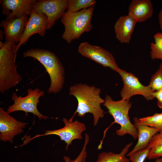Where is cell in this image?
Wrapping results in <instances>:
<instances>
[{"label":"cell","instance_id":"cell-1","mask_svg":"<svg viewBox=\"0 0 162 162\" xmlns=\"http://www.w3.org/2000/svg\"><path fill=\"white\" fill-rule=\"evenodd\" d=\"M101 89L95 86L80 83L71 86L69 88V94L76 99L78 105L72 116L68 121L73 122L75 115L80 117H83L86 114H92L93 117V125H97L100 118H103L104 112L101 105L105 100L100 96Z\"/></svg>","mask_w":162,"mask_h":162},{"label":"cell","instance_id":"cell-2","mask_svg":"<svg viewBox=\"0 0 162 162\" xmlns=\"http://www.w3.org/2000/svg\"><path fill=\"white\" fill-rule=\"evenodd\" d=\"M24 58H34L43 65L49 75L50 84L49 94L59 93L64 84V69L60 59L54 52L42 49H31L23 53Z\"/></svg>","mask_w":162,"mask_h":162},{"label":"cell","instance_id":"cell-3","mask_svg":"<svg viewBox=\"0 0 162 162\" xmlns=\"http://www.w3.org/2000/svg\"><path fill=\"white\" fill-rule=\"evenodd\" d=\"M16 44L0 41V92L3 94L22 80L16 64Z\"/></svg>","mask_w":162,"mask_h":162},{"label":"cell","instance_id":"cell-4","mask_svg":"<svg viewBox=\"0 0 162 162\" xmlns=\"http://www.w3.org/2000/svg\"><path fill=\"white\" fill-rule=\"evenodd\" d=\"M94 7L92 6L76 12L67 11L65 12L61 20L64 27L62 38L68 43L79 39L83 33L89 32L92 29L91 20Z\"/></svg>","mask_w":162,"mask_h":162},{"label":"cell","instance_id":"cell-5","mask_svg":"<svg viewBox=\"0 0 162 162\" xmlns=\"http://www.w3.org/2000/svg\"><path fill=\"white\" fill-rule=\"evenodd\" d=\"M104 100L103 105L108 110V112L113 117V123L120 125V129L116 131V134L119 136L129 134L134 139H137L138 131L131 122L128 115L129 111L132 106L130 100L122 99L115 101L109 95L106 96Z\"/></svg>","mask_w":162,"mask_h":162},{"label":"cell","instance_id":"cell-6","mask_svg":"<svg viewBox=\"0 0 162 162\" xmlns=\"http://www.w3.org/2000/svg\"><path fill=\"white\" fill-rule=\"evenodd\" d=\"M27 91V94L24 97H19L16 93H13L11 100L14 101V103L9 106L7 112L10 113L15 111H22L25 112L26 115L28 112L31 113L37 116L40 120L42 119L46 120L50 118L42 114L37 109L39 99L44 95V91L40 90L38 88L34 89L29 88Z\"/></svg>","mask_w":162,"mask_h":162},{"label":"cell","instance_id":"cell-7","mask_svg":"<svg viewBox=\"0 0 162 162\" xmlns=\"http://www.w3.org/2000/svg\"><path fill=\"white\" fill-rule=\"evenodd\" d=\"M117 72L121 76L123 83V88L120 92L122 99L130 100L131 97L136 95H142L147 100L154 98L153 93L155 91L149 85H142L133 74L120 68Z\"/></svg>","mask_w":162,"mask_h":162},{"label":"cell","instance_id":"cell-8","mask_svg":"<svg viewBox=\"0 0 162 162\" xmlns=\"http://www.w3.org/2000/svg\"><path fill=\"white\" fill-rule=\"evenodd\" d=\"M78 52L82 56L104 67H109L116 72H117L119 68L113 55L100 46L84 42L79 45Z\"/></svg>","mask_w":162,"mask_h":162},{"label":"cell","instance_id":"cell-9","mask_svg":"<svg viewBox=\"0 0 162 162\" xmlns=\"http://www.w3.org/2000/svg\"><path fill=\"white\" fill-rule=\"evenodd\" d=\"M68 0H37L33 6L36 12L44 14L47 17V30L55 24V21L62 17L68 7Z\"/></svg>","mask_w":162,"mask_h":162},{"label":"cell","instance_id":"cell-10","mask_svg":"<svg viewBox=\"0 0 162 162\" xmlns=\"http://www.w3.org/2000/svg\"><path fill=\"white\" fill-rule=\"evenodd\" d=\"M62 121L64 124V127L56 130L45 131V132L44 134L37 135L31 139L45 135H56L66 144L65 150L68 151L69 145H72L73 140L82 139V134L86 130V127L84 123L77 120L71 122L67 118H63Z\"/></svg>","mask_w":162,"mask_h":162},{"label":"cell","instance_id":"cell-11","mask_svg":"<svg viewBox=\"0 0 162 162\" xmlns=\"http://www.w3.org/2000/svg\"><path fill=\"white\" fill-rule=\"evenodd\" d=\"M28 22L19 43L16 45V52L20 47L25 45L29 38L32 35L38 34L42 37L45 34L47 28V19L44 14L35 12L32 9L29 15Z\"/></svg>","mask_w":162,"mask_h":162},{"label":"cell","instance_id":"cell-12","mask_svg":"<svg viewBox=\"0 0 162 162\" xmlns=\"http://www.w3.org/2000/svg\"><path fill=\"white\" fill-rule=\"evenodd\" d=\"M28 123L19 121L2 108L0 107V139L13 142L14 137L23 131V128Z\"/></svg>","mask_w":162,"mask_h":162},{"label":"cell","instance_id":"cell-13","mask_svg":"<svg viewBox=\"0 0 162 162\" xmlns=\"http://www.w3.org/2000/svg\"><path fill=\"white\" fill-rule=\"evenodd\" d=\"M36 0H1L2 14L8 20L14 18H19L24 15H30Z\"/></svg>","mask_w":162,"mask_h":162},{"label":"cell","instance_id":"cell-14","mask_svg":"<svg viewBox=\"0 0 162 162\" xmlns=\"http://www.w3.org/2000/svg\"><path fill=\"white\" fill-rule=\"evenodd\" d=\"M24 15L19 18H14L9 20H4L0 22L3 28L5 42H10L17 44L19 43L28 19Z\"/></svg>","mask_w":162,"mask_h":162},{"label":"cell","instance_id":"cell-15","mask_svg":"<svg viewBox=\"0 0 162 162\" xmlns=\"http://www.w3.org/2000/svg\"><path fill=\"white\" fill-rule=\"evenodd\" d=\"M137 23L136 19L130 14L120 16L114 26L117 40L122 43H129Z\"/></svg>","mask_w":162,"mask_h":162},{"label":"cell","instance_id":"cell-16","mask_svg":"<svg viewBox=\"0 0 162 162\" xmlns=\"http://www.w3.org/2000/svg\"><path fill=\"white\" fill-rule=\"evenodd\" d=\"M138 119L136 117L133 118V124L138 131V142L132 150L127 154V157L139 150L146 148L152 137L159 133L158 130L154 128L140 124Z\"/></svg>","mask_w":162,"mask_h":162},{"label":"cell","instance_id":"cell-17","mask_svg":"<svg viewBox=\"0 0 162 162\" xmlns=\"http://www.w3.org/2000/svg\"><path fill=\"white\" fill-rule=\"evenodd\" d=\"M153 14V8L150 0H132L128 7V14L134 16L137 22L146 21Z\"/></svg>","mask_w":162,"mask_h":162},{"label":"cell","instance_id":"cell-18","mask_svg":"<svg viewBox=\"0 0 162 162\" xmlns=\"http://www.w3.org/2000/svg\"><path fill=\"white\" fill-rule=\"evenodd\" d=\"M132 145L131 142L127 144L118 153L112 152H101L98 154L96 162H130L126 155Z\"/></svg>","mask_w":162,"mask_h":162},{"label":"cell","instance_id":"cell-19","mask_svg":"<svg viewBox=\"0 0 162 162\" xmlns=\"http://www.w3.org/2000/svg\"><path fill=\"white\" fill-rule=\"evenodd\" d=\"M147 148L149 149L147 158L148 159L162 158V132L152 137Z\"/></svg>","mask_w":162,"mask_h":162},{"label":"cell","instance_id":"cell-20","mask_svg":"<svg viewBox=\"0 0 162 162\" xmlns=\"http://www.w3.org/2000/svg\"><path fill=\"white\" fill-rule=\"evenodd\" d=\"M154 42L150 44V55L152 60L162 61V32H158L153 36Z\"/></svg>","mask_w":162,"mask_h":162},{"label":"cell","instance_id":"cell-21","mask_svg":"<svg viewBox=\"0 0 162 162\" xmlns=\"http://www.w3.org/2000/svg\"><path fill=\"white\" fill-rule=\"evenodd\" d=\"M139 122L157 129L159 133L162 132V112L139 118Z\"/></svg>","mask_w":162,"mask_h":162},{"label":"cell","instance_id":"cell-22","mask_svg":"<svg viewBox=\"0 0 162 162\" xmlns=\"http://www.w3.org/2000/svg\"><path fill=\"white\" fill-rule=\"evenodd\" d=\"M94 0H68L67 11L75 12L92 6H94Z\"/></svg>","mask_w":162,"mask_h":162},{"label":"cell","instance_id":"cell-23","mask_svg":"<svg viewBox=\"0 0 162 162\" xmlns=\"http://www.w3.org/2000/svg\"><path fill=\"white\" fill-rule=\"evenodd\" d=\"M149 85L154 91L162 89V64L156 72L152 76Z\"/></svg>","mask_w":162,"mask_h":162},{"label":"cell","instance_id":"cell-24","mask_svg":"<svg viewBox=\"0 0 162 162\" xmlns=\"http://www.w3.org/2000/svg\"><path fill=\"white\" fill-rule=\"evenodd\" d=\"M85 139L82 148L77 157L74 159L72 160L68 156H64L63 159L65 162H86L87 157V146L89 140V135L87 133L85 134Z\"/></svg>","mask_w":162,"mask_h":162},{"label":"cell","instance_id":"cell-25","mask_svg":"<svg viewBox=\"0 0 162 162\" xmlns=\"http://www.w3.org/2000/svg\"><path fill=\"white\" fill-rule=\"evenodd\" d=\"M149 149L147 148L139 150L129 156L132 162H144L147 158Z\"/></svg>","mask_w":162,"mask_h":162},{"label":"cell","instance_id":"cell-26","mask_svg":"<svg viewBox=\"0 0 162 162\" xmlns=\"http://www.w3.org/2000/svg\"><path fill=\"white\" fill-rule=\"evenodd\" d=\"M153 95L157 99L158 106L160 109H162V89L155 91Z\"/></svg>","mask_w":162,"mask_h":162},{"label":"cell","instance_id":"cell-27","mask_svg":"<svg viewBox=\"0 0 162 162\" xmlns=\"http://www.w3.org/2000/svg\"><path fill=\"white\" fill-rule=\"evenodd\" d=\"M159 23L160 28L162 31V9L159 11L158 14Z\"/></svg>","mask_w":162,"mask_h":162},{"label":"cell","instance_id":"cell-28","mask_svg":"<svg viewBox=\"0 0 162 162\" xmlns=\"http://www.w3.org/2000/svg\"><path fill=\"white\" fill-rule=\"evenodd\" d=\"M155 162H162V158H160L155 159Z\"/></svg>","mask_w":162,"mask_h":162}]
</instances>
